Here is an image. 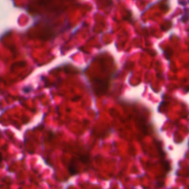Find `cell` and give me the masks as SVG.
Wrapping results in <instances>:
<instances>
[{
	"label": "cell",
	"instance_id": "1",
	"mask_svg": "<svg viewBox=\"0 0 189 189\" xmlns=\"http://www.w3.org/2000/svg\"><path fill=\"white\" fill-rule=\"evenodd\" d=\"M79 159L83 163H88L90 161V157L89 155H83L79 157Z\"/></svg>",
	"mask_w": 189,
	"mask_h": 189
},
{
	"label": "cell",
	"instance_id": "2",
	"mask_svg": "<svg viewBox=\"0 0 189 189\" xmlns=\"http://www.w3.org/2000/svg\"><path fill=\"white\" fill-rule=\"evenodd\" d=\"M2 154H1V153H0V163H1V162H2Z\"/></svg>",
	"mask_w": 189,
	"mask_h": 189
}]
</instances>
